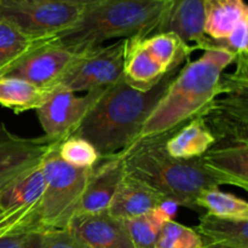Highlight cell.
Wrapping results in <instances>:
<instances>
[{
    "label": "cell",
    "instance_id": "6da1fadb",
    "mask_svg": "<svg viewBox=\"0 0 248 248\" xmlns=\"http://www.w3.org/2000/svg\"><path fill=\"white\" fill-rule=\"evenodd\" d=\"M236 57L232 51L210 40V45L200 58L186 60V64L182 65L133 143L172 132L191 119L202 116L212 102L220 96V77L235 63Z\"/></svg>",
    "mask_w": 248,
    "mask_h": 248
},
{
    "label": "cell",
    "instance_id": "7a4b0ae2",
    "mask_svg": "<svg viewBox=\"0 0 248 248\" xmlns=\"http://www.w3.org/2000/svg\"><path fill=\"white\" fill-rule=\"evenodd\" d=\"M182 65L170 70L149 91L132 89L121 78L104 90L72 135L92 143L103 159L125 152L135 142L145 120Z\"/></svg>",
    "mask_w": 248,
    "mask_h": 248
},
{
    "label": "cell",
    "instance_id": "3957f363",
    "mask_svg": "<svg viewBox=\"0 0 248 248\" xmlns=\"http://www.w3.org/2000/svg\"><path fill=\"white\" fill-rule=\"evenodd\" d=\"M172 132L143 138L119 154L124 172L144 182L178 206L199 211V194L208 188H219L220 184L199 159L181 160L167 154L165 143Z\"/></svg>",
    "mask_w": 248,
    "mask_h": 248
},
{
    "label": "cell",
    "instance_id": "277c9868",
    "mask_svg": "<svg viewBox=\"0 0 248 248\" xmlns=\"http://www.w3.org/2000/svg\"><path fill=\"white\" fill-rule=\"evenodd\" d=\"M171 6L172 0H102L85 7L80 18L55 38L74 52L113 38H145L157 33Z\"/></svg>",
    "mask_w": 248,
    "mask_h": 248
},
{
    "label": "cell",
    "instance_id": "5b68a950",
    "mask_svg": "<svg viewBox=\"0 0 248 248\" xmlns=\"http://www.w3.org/2000/svg\"><path fill=\"white\" fill-rule=\"evenodd\" d=\"M57 145L56 143L41 161L44 191L35 232L69 228L92 170L65 164L58 155Z\"/></svg>",
    "mask_w": 248,
    "mask_h": 248
},
{
    "label": "cell",
    "instance_id": "8992f818",
    "mask_svg": "<svg viewBox=\"0 0 248 248\" xmlns=\"http://www.w3.org/2000/svg\"><path fill=\"white\" fill-rule=\"evenodd\" d=\"M85 7L56 0H0V17L31 38H52L70 28Z\"/></svg>",
    "mask_w": 248,
    "mask_h": 248
},
{
    "label": "cell",
    "instance_id": "52a82bcc",
    "mask_svg": "<svg viewBox=\"0 0 248 248\" xmlns=\"http://www.w3.org/2000/svg\"><path fill=\"white\" fill-rule=\"evenodd\" d=\"M43 191L41 164L0 189V237L36 232Z\"/></svg>",
    "mask_w": 248,
    "mask_h": 248
},
{
    "label": "cell",
    "instance_id": "ba28073f",
    "mask_svg": "<svg viewBox=\"0 0 248 248\" xmlns=\"http://www.w3.org/2000/svg\"><path fill=\"white\" fill-rule=\"evenodd\" d=\"M125 48L126 39H119L111 45L80 51L58 86L78 93L115 84L123 78Z\"/></svg>",
    "mask_w": 248,
    "mask_h": 248
},
{
    "label": "cell",
    "instance_id": "9c48e42d",
    "mask_svg": "<svg viewBox=\"0 0 248 248\" xmlns=\"http://www.w3.org/2000/svg\"><path fill=\"white\" fill-rule=\"evenodd\" d=\"M106 89L92 90L85 96H78L64 87L56 86L47 101L35 110L44 137L51 143H61L69 137Z\"/></svg>",
    "mask_w": 248,
    "mask_h": 248
},
{
    "label": "cell",
    "instance_id": "30bf717a",
    "mask_svg": "<svg viewBox=\"0 0 248 248\" xmlns=\"http://www.w3.org/2000/svg\"><path fill=\"white\" fill-rule=\"evenodd\" d=\"M79 52L69 50L56 38L48 39L27 55L5 77H15L45 89H55L78 58Z\"/></svg>",
    "mask_w": 248,
    "mask_h": 248
},
{
    "label": "cell",
    "instance_id": "8fae6325",
    "mask_svg": "<svg viewBox=\"0 0 248 248\" xmlns=\"http://www.w3.org/2000/svg\"><path fill=\"white\" fill-rule=\"evenodd\" d=\"M56 143L45 137L26 138L0 123V189L41 164Z\"/></svg>",
    "mask_w": 248,
    "mask_h": 248
},
{
    "label": "cell",
    "instance_id": "7c38bea8",
    "mask_svg": "<svg viewBox=\"0 0 248 248\" xmlns=\"http://www.w3.org/2000/svg\"><path fill=\"white\" fill-rule=\"evenodd\" d=\"M202 118L216 143H248V90L216 98Z\"/></svg>",
    "mask_w": 248,
    "mask_h": 248
},
{
    "label": "cell",
    "instance_id": "4fadbf2b",
    "mask_svg": "<svg viewBox=\"0 0 248 248\" xmlns=\"http://www.w3.org/2000/svg\"><path fill=\"white\" fill-rule=\"evenodd\" d=\"M68 230L87 248H135L123 220L108 212L75 216Z\"/></svg>",
    "mask_w": 248,
    "mask_h": 248
},
{
    "label": "cell",
    "instance_id": "5bb4252c",
    "mask_svg": "<svg viewBox=\"0 0 248 248\" xmlns=\"http://www.w3.org/2000/svg\"><path fill=\"white\" fill-rule=\"evenodd\" d=\"M198 159L220 186L248 190V143H216Z\"/></svg>",
    "mask_w": 248,
    "mask_h": 248
},
{
    "label": "cell",
    "instance_id": "9a60e30c",
    "mask_svg": "<svg viewBox=\"0 0 248 248\" xmlns=\"http://www.w3.org/2000/svg\"><path fill=\"white\" fill-rule=\"evenodd\" d=\"M124 176L120 155L106 157L90 172L77 216L107 212L119 182Z\"/></svg>",
    "mask_w": 248,
    "mask_h": 248
},
{
    "label": "cell",
    "instance_id": "2e32d148",
    "mask_svg": "<svg viewBox=\"0 0 248 248\" xmlns=\"http://www.w3.org/2000/svg\"><path fill=\"white\" fill-rule=\"evenodd\" d=\"M166 200L144 182L124 172L107 212L119 220H127L159 207Z\"/></svg>",
    "mask_w": 248,
    "mask_h": 248
},
{
    "label": "cell",
    "instance_id": "e0dca14e",
    "mask_svg": "<svg viewBox=\"0 0 248 248\" xmlns=\"http://www.w3.org/2000/svg\"><path fill=\"white\" fill-rule=\"evenodd\" d=\"M205 0H172V6L160 31L176 33L191 50H206L210 38L203 33Z\"/></svg>",
    "mask_w": 248,
    "mask_h": 248
},
{
    "label": "cell",
    "instance_id": "ac0fdd59",
    "mask_svg": "<svg viewBox=\"0 0 248 248\" xmlns=\"http://www.w3.org/2000/svg\"><path fill=\"white\" fill-rule=\"evenodd\" d=\"M142 36L126 39L123 79L138 91H149L156 86L169 72L152 57L142 43Z\"/></svg>",
    "mask_w": 248,
    "mask_h": 248
},
{
    "label": "cell",
    "instance_id": "d6986e66",
    "mask_svg": "<svg viewBox=\"0 0 248 248\" xmlns=\"http://www.w3.org/2000/svg\"><path fill=\"white\" fill-rule=\"evenodd\" d=\"M215 144L205 119L199 116L174 130L165 143V150L174 159L193 160L202 156Z\"/></svg>",
    "mask_w": 248,
    "mask_h": 248
},
{
    "label": "cell",
    "instance_id": "ffe728a7",
    "mask_svg": "<svg viewBox=\"0 0 248 248\" xmlns=\"http://www.w3.org/2000/svg\"><path fill=\"white\" fill-rule=\"evenodd\" d=\"M245 18H248L246 0H205L203 33L211 40H224Z\"/></svg>",
    "mask_w": 248,
    "mask_h": 248
},
{
    "label": "cell",
    "instance_id": "44dd1931",
    "mask_svg": "<svg viewBox=\"0 0 248 248\" xmlns=\"http://www.w3.org/2000/svg\"><path fill=\"white\" fill-rule=\"evenodd\" d=\"M194 229L203 244L223 245L232 248H248V220L222 218L205 213Z\"/></svg>",
    "mask_w": 248,
    "mask_h": 248
},
{
    "label": "cell",
    "instance_id": "7402d4cb",
    "mask_svg": "<svg viewBox=\"0 0 248 248\" xmlns=\"http://www.w3.org/2000/svg\"><path fill=\"white\" fill-rule=\"evenodd\" d=\"M56 89V87H55ZM55 89H45L15 77L0 78V106L14 113L36 110L40 108Z\"/></svg>",
    "mask_w": 248,
    "mask_h": 248
},
{
    "label": "cell",
    "instance_id": "603a6c76",
    "mask_svg": "<svg viewBox=\"0 0 248 248\" xmlns=\"http://www.w3.org/2000/svg\"><path fill=\"white\" fill-rule=\"evenodd\" d=\"M177 207L176 202L166 200L144 215L123 220L135 248H154L162 225L173 220Z\"/></svg>",
    "mask_w": 248,
    "mask_h": 248
},
{
    "label": "cell",
    "instance_id": "cb8c5ba5",
    "mask_svg": "<svg viewBox=\"0 0 248 248\" xmlns=\"http://www.w3.org/2000/svg\"><path fill=\"white\" fill-rule=\"evenodd\" d=\"M48 39L51 38H31L0 17V78L9 74L27 55Z\"/></svg>",
    "mask_w": 248,
    "mask_h": 248
},
{
    "label": "cell",
    "instance_id": "d4e9b609",
    "mask_svg": "<svg viewBox=\"0 0 248 248\" xmlns=\"http://www.w3.org/2000/svg\"><path fill=\"white\" fill-rule=\"evenodd\" d=\"M142 43L152 57L166 72L183 64L193 53V50L172 31L152 34L143 38Z\"/></svg>",
    "mask_w": 248,
    "mask_h": 248
},
{
    "label": "cell",
    "instance_id": "484cf974",
    "mask_svg": "<svg viewBox=\"0 0 248 248\" xmlns=\"http://www.w3.org/2000/svg\"><path fill=\"white\" fill-rule=\"evenodd\" d=\"M196 206L199 210L205 208L207 213L216 217L248 220L247 201L219 188H208L201 191L196 199Z\"/></svg>",
    "mask_w": 248,
    "mask_h": 248
},
{
    "label": "cell",
    "instance_id": "4316f807",
    "mask_svg": "<svg viewBox=\"0 0 248 248\" xmlns=\"http://www.w3.org/2000/svg\"><path fill=\"white\" fill-rule=\"evenodd\" d=\"M57 153L65 164L77 169H93L103 160L92 143L74 135L58 143Z\"/></svg>",
    "mask_w": 248,
    "mask_h": 248
},
{
    "label": "cell",
    "instance_id": "83f0119b",
    "mask_svg": "<svg viewBox=\"0 0 248 248\" xmlns=\"http://www.w3.org/2000/svg\"><path fill=\"white\" fill-rule=\"evenodd\" d=\"M203 241L194 228L169 220L162 225L154 248H201Z\"/></svg>",
    "mask_w": 248,
    "mask_h": 248
},
{
    "label": "cell",
    "instance_id": "f1b7e54d",
    "mask_svg": "<svg viewBox=\"0 0 248 248\" xmlns=\"http://www.w3.org/2000/svg\"><path fill=\"white\" fill-rule=\"evenodd\" d=\"M26 248H87L68 229L27 235Z\"/></svg>",
    "mask_w": 248,
    "mask_h": 248
},
{
    "label": "cell",
    "instance_id": "f546056e",
    "mask_svg": "<svg viewBox=\"0 0 248 248\" xmlns=\"http://www.w3.org/2000/svg\"><path fill=\"white\" fill-rule=\"evenodd\" d=\"M216 45L240 56H248V18L242 19L224 40H212Z\"/></svg>",
    "mask_w": 248,
    "mask_h": 248
},
{
    "label": "cell",
    "instance_id": "4dcf8cb0",
    "mask_svg": "<svg viewBox=\"0 0 248 248\" xmlns=\"http://www.w3.org/2000/svg\"><path fill=\"white\" fill-rule=\"evenodd\" d=\"M27 235H6L0 237V248H26Z\"/></svg>",
    "mask_w": 248,
    "mask_h": 248
},
{
    "label": "cell",
    "instance_id": "1f68e13d",
    "mask_svg": "<svg viewBox=\"0 0 248 248\" xmlns=\"http://www.w3.org/2000/svg\"><path fill=\"white\" fill-rule=\"evenodd\" d=\"M56 1L61 2H67V4H73V5H79V6H91V5L97 4V2L102 1V0H56Z\"/></svg>",
    "mask_w": 248,
    "mask_h": 248
},
{
    "label": "cell",
    "instance_id": "d6a6232c",
    "mask_svg": "<svg viewBox=\"0 0 248 248\" xmlns=\"http://www.w3.org/2000/svg\"><path fill=\"white\" fill-rule=\"evenodd\" d=\"M201 248H232L228 246H223V245H216V244H203Z\"/></svg>",
    "mask_w": 248,
    "mask_h": 248
}]
</instances>
